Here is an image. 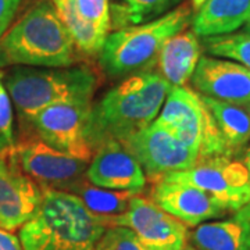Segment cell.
Wrapping results in <instances>:
<instances>
[{"label": "cell", "instance_id": "1", "mask_svg": "<svg viewBox=\"0 0 250 250\" xmlns=\"http://www.w3.org/2000/svg\"><path fill=\"white\" fill-rule=\"evenodd\" d=\"M171 85L156 70L135 74L92 104L88 141L93 153L107 143L124 142L159 117Z\"/></svg>", "mask_w": 250, "mask_h": 250}, {"label": "cell", "instance_id": "2", "mask_svg": "<svg viewBox=\"0 0 250 250\" xmlns=\"http://www.w3.org/2000/svg\"><path fill=\"white\" fill-rule=\"evenodd\" d=\"M103 217L93 214L70 192L43 189L31 220L20 228L22 250H96L106 231Z\"/></svg>", "mask_w": 250, "mask_h": 250}, {"label": "cell", "instance_id": "3", "mask_svg": "<svg viewBox=\"0 0 250 250\" xmlns=\"http://www.w3.org/2000/svg\"><path fill=\"white\" fill-rule=\"evenodd\" d=\"M78 54L52 0H38L0 39V68H64L78 62Z\"/></svg>", "mask_w": 250, "mask_h": 250}, {"label": "cell", "instance_id": "4", "mask_svg": "<svg viewBox=\"0 0 250 250\" xmlns=\"http://www.w3.org/2000/svg\"><path fill=\"white\" fill-rule=\"evenodd\" d=\"M11 103L22 121L62 103H92L98 77L85 65L64 68L11 67L4 77Z\"/></svg>", "mask_w": 250, "mask_h": 250}, {"label": "cell", "instance_id": "5", "mask_svg": "<svg viewBox=\"0 0 250 250\" xmlns=\"http://www.w3.org/2000/svg\"><path fill=\"white\" fill-rule=\"evenodd\" d=\"M192 20L193 9L184 3L153 21L110 32L99 53L102 68L108 75L150 70L166 42L185 31Z\"/></svg>", "mask_w": 250, "mask_h": 250}, {"label": "cell", "instance_id": "6", "mask_svg": "<svg viewBox=\"0 0 250 250\" xmlns=\"http://www.w3.org/2000/svg\"><path fill=\"white\" fill-rule=\"evenodd\" d=\"M154 123L196 152L199 163L218 156H228L214 117L196 90L188 86L171 88Z\"/></svg>", "mask_w": 250, "mask_h": 250}, {"label": "cell", "instance_id": "7", "mask_svg": "<svg viewBox=\"0 0 250 250\" xmlns=\"http://www.w3.org/2000/svg\"><path fill=\"white\" fill-rule=\"evenodd\" d=\"M160 179L199 188L225 211H238L250 202L248 168L228 156L207 159L189 170L168 172Z\"/></svg>", "mask_w": 250, "mask_h": 250}, {"label": "cell", "instance_id": "8", "mask_svg": "<svg viewBox=\"0 0 250 250\" xmlns=\"http://www.w3.org/2000/svg\"><path fill=\"white\" fill-rule=\"evenodd\" d=\"M93 103H62L43 108L27 123L36 138L78 160L89 163L93 149L88 141V120Z\"/></svg>", "mask_w": 250, "mask_h": 250}, {"label": "cell", "instance_id": "9", "mask_svg": "<svg viewBox=\"0 0 250 250\" xmlns=\"http://www.w3.org/2000/svg\"><path fill=\"white\" fill-rule=\"evenodd\" d=\"M22 171L42 189L70 192L86 179L88 163L59 152L32 136L14 145Z\"/></svg>", "mask_w": 250, "mask_h": 250}, {"label": "cell", "instance_id": "10", "mask_svg": "<svg viewBox=\"0 0 250 250\" xmlns=\"http://www.w3.org/2000/svg\"><path fill=\"white\" fill-rule=\"evenodd\" d=\"M106 227L132 229L149 250H184L189 239V227L164 211L152 199L136 195L124 214L103 217Z\"/></svg>", "mask_w": 250, "mask_h": 250}, {"label": "cell", "instance_id": "11", "mask_svg": "<svg viewBox=\"0 0 250 250\" xmlns=\"http://www.w3.org/2000/svg\"><path fill=\"white\" fill-rule=\"evenodd\" d=\"M120 145L138 160L152 184L168 172L189 170L199 163L196 152L154 121Z\"/></svg>", "mask_w": 250, "mask_h": 250}, {"label": "cell", "instance_id": "12", "mask_svg": "<svg viewBox=\"0 0 250 250\" xmlns=\"http://www.w3.org/2000/svg\"><path fill=\"white\" fill-rule=\"evenodd\" d=\"M43 189L18 164L14 146L0 150V228L13 232L35 214Z\"/></svg>", "mask_w": 250, "mask_h": 250}, {"label": "cell", "instance_id": "13", "mask_svg": "<svg viewBox=\"0 0 250 250\" xmlns=\"http://www.w3.org/2000/svg\"><path fill=\"white\" fill-rule=\"evenodd\" d=\"M81 54L100 53L111 32L110 0H52Z\"/></svg>", "mask_w": 250, "mask_h": 250}, {"label": "cell", "instance_id": "14", "mask_svg": "<svg viewBox=\"0 0 250 250\" xmlns=\"http://www.w3.org/2000/svg\"><path fill=\"white\" fill-rule=\"evenodd\" d=\"M190 81L197 93L203 96L250 106V70L238 62L202 56Z\"/></svg>", "mask_w": 250, "mask_h": 250}, {"label": "cell", "instance_id": "15", "mask_svg": "<svg viewBox=\"0 0 250 250\" xmlns=\"http://www.w3.org/2000/svg\"><path fill=\"white\" fill-rule=\"evenodd\" d=\"M88 182L98 188L141 193L147 179L142 166L117 142L99 147L86 170Z\"/></svg>", "mask_w": 250, "mask_h": 250}, {"label": "cell", "instance_id": "16", "mask_svg": "<svg viewBox=\"0 0 250 250\" xmlns=\"http://www.w3.org/2000/svg\"><path fill=\"white\" fill-rule=\"evenodd\" d=\"M150 199L187 227H197L203 221L227 213L206 192L188 184L159 179L153 182Z\"/></svg>", "mask_w": 250, "mask_h": 250}, {"label": "cell", "instance_id": "17", "mask_svg": "<svg viewBox=\"0 0 250 250\" xmlns=\"http://www.w3.org/2000/svg\"><path fill=\"white\" fill-rule=\"evenodd\" d=\"M203 45L193 31H182L170 38L161 47L156 60V71L171 85V88L187 86L197 62L202 57Z\"/></svg>", "mask_w": 250, "mask_h": 250}, {"label": "cell", "instance_id": "18", "mask_svg": "<svg viewBox=\"0 0 250 250\" xmlns=\"http://www.w3.org/2000/svg\"><path fill=\"white\" fill-rule=\"evenodd\" d=\"M250 18V0H206L192 20L199 38L232 34Z\"/></svg>", "mask_w": 250, "mask_h": 250}, {"label": "cell", "instance_id": "19", "mask_svg": "<svg viewBox=\"0 0 250 250\" xmlns=\"http://www.w3.org/2000/svg\"><path fill=\"white\" fill-rule=\"evenodd\" d=\"M200 95V93H199ZM202 96L206 107L214 117L229 157L241 152L250 141V106H239Z\"/></svg>", "mask_w": 250, "mask_h": 250}, {"label": "cell", "instance_id": "20", "mask_svg": "<svg viewBox=\"0 0 250 250\" xmlns=\"http://www.w3.org/2000/svg\"><path fill=\"white\" fill-rule=\"evenodd\" d=\"M189 238L197 250H250V223L233 217L200 224Z\"/></svg>", "mask_w": 250, "mask_h": 250}, {"label": "cell", "instance_id": "21", "mask_svg": "<svg viewBox=\"0 0 250 250\" xmlns=\"http://www.w3.org/2000/svg\"><path fill=\"white\" fill-rule=\"evenodd\" d=\"M182 0H110L111 31L141 25L178 7Z\"/></svg>", "mask_w": 250, "mask_h": 250}, {"label": "cell", "instance_id": "22", "mask_svg": "<svg viewBox=\"0 0 250 250\" xmlns=\"http://www.w3.org/2000/svg\"><path fill=\"white\" fill-rule=\"evenodd\" d=\"M82 200V203L88 207L93 214L100 217H113V215L124 214L128 211L131 202L136 195L134 192L125 190H111L98 188L85 179L71 192Z\"/></svg>", "mask_w": 250, "mask_h": 250}, {"label": "cell", "instance_id": "23", "mask_svg": "<svg viewBox=\"0 0 250 250\" xmlns=\"http://www.w3.org/2000/svg\"><path fill=\"white\" fill-rule=\"evenodd\" d=\"M203 47L213 57L231 60L250 70V32L205 38Z\"/></svg>", "mask_w": 250, "mask_h": 250}, {"label": "cell", "instance_id": "24", "mask_svg": "<svg viewBox=\"0 0 250 250\" xmlns=\"http://www.w3.org/2000/svg\"><path fill=\"white\" fill-rule=\"evenodd\" d=\"M96 250H149L138 235L126 227H107L100 236Z\"/></svg>", "mask_w": 250, "mask_h": 250}, {"label": "cell", "instance_id": "25", "mask_svg": "<svg viewBox=\"0 0 250 250\" xmlns=\"http://www.w3.org/2000/svg\"><path fill=\"white\" fill-rule=\"evenodd\" d=\"M0 138H3L10 146H14V129H13V103L6 85L3 83V74L0 72Z\"/></svg>", "mask_w": 250, "mask_h": 250}, {"label": "cell", "instance_id": "26", "mask_svg": "<svg viewBox=\"0 0 250 250\" xmlns=\"http://www.w3.org/2000/svg\"><path fill=\"white\" fill-rule=\"evenodd\" d=\"M22 0H0V39L9 31Z\"/></svg>", "mask_w": 250, "mask_h": 250}, {"label": "cell", "instance_id": "27", "mask_svg": "<svg viewBox=\"0 0 250 250\" xmlns=\"http://www.w3.org/2000/svg\"><path fill=\"white\" fill-rule=\"evenodd\" d=\"M0 250H22L20 238L0 228Z\"/></svg>", "mask_w": 250, "mask_h": 250}, {"label": "cell", "instance_id": "28", "mask_svg": "<svg viewBox=\"0 0 250 250\" xmlns=\"http://www.w3.org/2000/svg\"><path fill=\"white\" fill-rule=\"evenodd\" d=\"M235 218H239L243 221H249L250 223V202L246 206H243L238 211H235Z\"/></svg>", "mask_w": 250, "mask_h": 250}, {"label": "cell", "instance_id": "29", "mask_svg": "<svg viewBox=\"0 0 250 250\" xmlns=\"http://www.w3.org/2000/svg\"><path fill=\"white\" fill-rule=\"evenodd\" d=\"M243 164H245V167L248 168V172H249V177H250V147L246 150L245 153V157H243Z\"/></svg>", "mask_w": 250, "mask_h": 250}, {"label": "cell", "instance_id": "30", "mask_svg": "<svg viewBox=\"0 0 250 250\" xmlns=\"http://www.w3.org/2000/svg\"><path fill=\"white\" fill-rule=\"evenodd\" d=\"M205 1L206 0H190V6H192V9L195 10V11H197V10L203 6Z\"/></svg>", "mask_w": 250, "mask_h": 250}, {"label": "cell", "instance_id": "31", "mask_svg": "<svg viewBox=\"0 0 250 250\" xmlns=\"http://www.w3.org/2000/svg\"><path fill=\"white\" fill-rule=\"evenodd\" d=\"M245 27H246V32H250V18H249V21L246 22V25H245Z\"/></svg>", "mask_w": 250, "mask_h": 250}, {"label": "cell", "instance_id": "32", "mask_svg": "<svg viewBox=\"0 0 250 250\" xmlns=\"http://www.w3.org/2000/svg\"><path fill=\"white\" fill-rule=\"evenodd\" d=\"M184 250H196V249H193V248H185Z\"/></svg>", "mask_w": 250, "mask_h": 250}]
</instances>
